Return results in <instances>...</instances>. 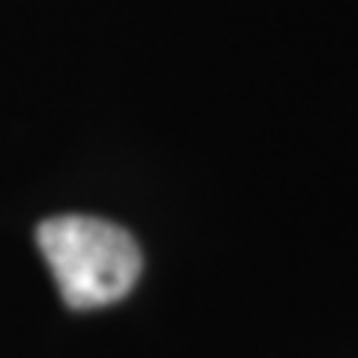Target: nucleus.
<instances>
[{
  "label": "nucleus",
  "instance_id": "obj_1",
  "mask_svg": "<svg viewBox=\"0 0 358 358\" xmlns=\"http://www.w3.org/2000/svg\"><path fill=\"white\" fill-rule=\"evenodd\" d=\"M36 245L72 310L102 308L129 296L143 266L138 242L105 218H48L39 224Z\"/></svg>",
  "mask_w": 358,
  "mask_h": 358
}]
</instances>
